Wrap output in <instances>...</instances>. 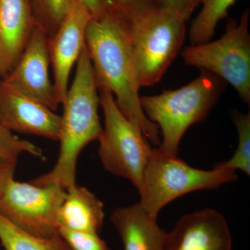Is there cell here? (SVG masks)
Here are the masks:
<instances>
[{"label":"cell","mask_w":250,"mask_h":250,"mask_svg":"<svg viewBox=\"0 0 250 250\" xmlns=\"http://www.w3.org/2000/svg\"><path fill=\"white\" fill-rule=\"evenodd\" d=\"M88 51L98 90H109L122 113L154 146H160V131L148 119L141 104L129 21L110 10L90 20L86 34Z\"/></svg>","instance_id":"1"},{"label":"cell","mask_w":250,"mask_h":250,"mask_svg":"<svg viewBox=\"0 0 250 250\" xmlns=\"http://www.w3.org/2000/svg\"><path fill=\"white\" fill-rule=\"evenodd\" d=\"M76 66L75 78L62 104L59 157L52 170L31 181L37 185L58 184L67 189L76 184L79 156L85 146L98 141L103 131L100 95L85 45Z\"/></svg>","instance_id":"2"},{"label":"cell","mask_w":250,"mask_h":250,"mask_svg":"<svg viewBox=\"0 0 250 250\" xmlns=\"http://www.w3.org/2000/svg\"><path fill=\"white\" fill-rule=\"evenodd\" d=\"M225 84L220 77L202 71L197 79L178 89L141 97L145 114L158 126L162 136L158 149L168 155L177 156L186 131L208 116Z\"/></svg>","instance_id":"3"},{"label":"cell","mask_w":250,"mask_h":250,"mask_svg":"<svg viewBox=\"0 0 250 250\" xmlns=\"http://www.w3.org/2000/svg\"><path fill=\"white\" fill-rule=\"evenodd\" d=\"M127 20L140 87L155 85L183 45L187 21L156 2Z\"/></svg>","instance_id":"4"},{"label":"cell","mask_w":250,"mask_h":250,"mask_svg":"<svg viewBox=\"0 0 250 250\" xmlns=\"http://www.w3.org/2000/svg\"><path fill=\"white\" fill-rule=\"evenodd\" d=\"M236 171L217 164L205 170L189 166L177 156L168 155L158 148L153 149L143 172L139 204L146 213L157 219L167 204L190 192L213 190L236 182Z\"/></svg>","instance_id":"5"},{"label":"cell","mask_w":250,"mask_h":250,"mask_svg":"<svg viewBox=\"0 0 250 250\" xmlns=\"http://www.w3.org/2000/svg\"><path fill=\"white\" fill-rule=\"evenodd\" d=\"M104 126L98 140V155L108 172L129 180L139 190L153 149L141 130L124 116L109 90H99Z\"/></svg>","instance_id":"6"},{"label":"cell","mask_w":250,"mask_h":250,"mask_svg":"<svg viewBox=\"0 0 250 250\" xmlns=\"http://www.w3.org/2000/svg\"><path fill=\"white\" fill-rule=\"evenodd\" d=\"M250 10L239 22L230 20L218 40L191 45L182 52L186 65L209 72L230 83L240 98L250 103Z\"/></svg>","instance_id":"7"},{"label":"cell","mask_w":250,"mask_h":250,"mask_svg":"<svg viewBox=\"0 0 250 250\" xmlns=\"http://www.w3.org/2000/svg\"><path fill=\"white\" fill-rule=\"evenodd\" d=\"M66 195L58 184L37 185L13 179L0 197V215L22 231L44 238L59 236L57 217Z\"/></svg>","instance_id":"8"},{"label":"cell","mask_w":250,"mask_h":250,"mask_svg":"<svg viewBox=\"0 0 250 250\" xmlns=\"http://www.w3.org/2000/svg\"><path fill=\"white\" fill-rule=\"evenodd\" d=\"M50 64L49 36L36 23L14 68L1 81L14 90L56 111L60 104L49 77Z\"/></svg>","instance_id":"9"},{"label":"cell","mask_w":250,"mask_h":250,"mask_svg":"<svg viewBox=\"0 0 250 250\" xmlns=\"http://www.w3.org/2000/svg\"><path fill=\"white\" fill-rule=\"evenodd\" d=\"M91 16L81 0H75L69 14L49 38L50 63L56 96L60 104L66 97L72 67L85 45V34Z\"/></svg>","instance_id":"10"},{"label":"cell","mask_w":250,"mask_h":250,"mask_svg":"<svg viewBox=\"0 0 250 250\" xmlns=\"http://www.w3.org/2000/svg\"><path fill=\"white\" fill-rule=\"evenodd\" d=\"M0 124L11 131L59 141L62 116L1 81Z\"/></svg>","instance_id":"11"},{"label":"cell","mask_w":250,"mask_h":250,"mask_svg":"<svg viewBox=\"0 0 250 250\" xmlns=\"http://www.w3.org/2000/svg\"><path fill=\"white\" fill-rule=\"evenodd\" d=\"M164 250H232V237L225 217L206 208L179 219L167 233Z\"/></svg>","instance_id":"12"},{"label":"cell","mask_w":250,"mask_h":250,"mask_svg":"<svg viewBox=\"0 0 250 250\" xmlns=\"http://www.w3.org/2000/svg\"><path fill=\"white\" fill-rule=\"evenodd\" d=\"M36 24L31 0H0V78L11 71Z\"/></svg>","instance_id":"13"},{"label":"cell","mask_w":250,"mask_h":250,"mask_svg":"<svg viewBox=\"0 0 250 250\" xmlns=\"http://www.w3.org/2000/svg\"><path fill=\"white\" fill-rule=\"evenodd\" d=\"M156 220L146 213L139 202L118 207L111 215L124 250H164L167 232Z\"/></svg>","instance_id":"14"},{"label":"cell","mask_w":250,"mask_h":250,"mask_svg":"<svg viewBox=\"0 0 250 250\" xmlns=\"http://www.w3.org/2000/svg\"><path fill=\"white\" fill-rule=\"evenodd\" d=\"M104 218L103 202L86 187L76 184L66 189L57 217L59 229L100 233Z\"/></svg>","instance_id":"15"},{"label":"cell","mask_w":250,"mask_h":250,"mask_svg":"<svg viewBox=\"0 0 250 250\" xmlns=\"http://www.w3.org/2000/svg\"><path fill=\"white\" fill-rule=\"evenodd\" d=\"M0 243L4 250H70L62 237L41 238L22 231L0 215Z\"/></svg>","instance_id":"16"},{"label":"cell","mask_w":250,"mask_h":250,"mask_svg":"<svg viewBox=\"0 0 250 250\" xmlns=\"http://www.w3.org/2000/svg\"><path fill=\"white\" fill-rule=\"evenodd\" d=\"M237 0H200L201 11L193 20L189 29L191 45L209 42L214 36L217 24L228 17L229 8Z\"/></svg>","instance_id":"17"},{"label":"cell","mask_w":250,"mask_h":250,"mask_svg":"<svg viewBox=\"0 0 250 250\" xmlns=\"http://www.w3.org/2000/svg\"><path fill=\"white\" fill-rule=\"evenodd\" d=\"M36 22L52 37L69 14L75 0H31Z\"/></svg>","instance_id":"18"},{"label":"cell","mask_w":250,"mask_h":250,"mask_svg":"<svg viewBox=\"0 0 250 250\" xmlns=\"http://www.w3.org/2000/svg\"><path fill=\"white\" fill-rule=\"evenodd\" d=\"M232 119L238 134V147L232 157L222 166L232 170H239L250 174V114L234 112Z\"/></svg>","instance_id":"19"},{"label":"cell","mask_w":250,"mask_h":250,"mask_svg":"<svg viewBox=\"0 0 250 250\" xmlns=\"http://www.w3.org/2000/svg\"><path fill=\"white\" fill-rule=\"evenodd\" d=\"M42 157V151L34 143L20 139L0 124V161L18 159L22 154Z\"/></svg>","instance_id":"20"},{"label":"cell","mask_w":250,"mask_h":250,"mask_svg":"<svg viewBox=\"0 0 250 250\" xmlns=\"http://www.w3.org/2000/svg\"><path fill=\"white\" fill-rule=\"evenodd\" d=\"M59 235L70 250H112L99 233L59 228Z\"/></svg>","instance_id":"21"},{"label":"cell","mask_w":250,"mask_h":250,"mask_svg":"<svg viewBox=\"0 0 250 250\" xmlns=\"http://www.w3.org/2000/svg\"><path fill=\"white\" fill-rule=\"evenodd\" d=\"M156 3V0H111V10L129 19Z\"/></svg>","instance_id":"22"},{"label":"cell","mask_w":250,"mask_h":250,"mask_svg":"<svg viewBox=\"0 0 250 250\" xmlns=\"http://www.w3.org/2000/svg\"><path fill=\"white\" fill-rule=\"evenodd\" d=\"M156 2L161 7L173 11L187 22L200 4V0H156Z\"/></svg>","instance_id":"23"},{"label":"cell","mask_w":250,"mask_h":250,"mask_svg":"<svg viewBox=\"0 0 250 250\" xmlns=\"http://www.w3.org/2000/svg\"><path fill=\"white\" fill-rule=\"evenodd\" d=\"M18 159L0 161V197L9 182L14 179Z\"/></svg>","instance_id":"24"},{"label":"cell","mask_w":250,"mask_h":250,"mask_svg":"<svg viewBox=\"0 0 250 250\" xmlns=\"http://www.w3.org/2000/svg\"><path fill=\"white\" fill-rule=\"evenodd\" d=\"M91 16L92 19H99L111 10V0H81Z\"/></svg>","instance_id":"25"},{"label":"cell","mask_w":250,"mask_h":250,"mask_svg":"<svg viewBox=\"0 0 250 250\" xmlns=\"http://www.w3.org/2000/svg\"><path fill=\"white\" fill-rule=\"evenodd\" d=\"M1 78H0V84H1Z\"/></svg>","instance_id":"26"}]
</instances>
